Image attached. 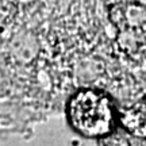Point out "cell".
Instances as JSON below:
<instances>
[{
	"label": "cell",
	"instance_id": "obj_1",
	"mask_svg": "<svg viewBox=\"0 0 146 146\" xmlns=\"http://www.w3.org/2000/svg\"><path fill=\"white\" fill-rule=\"evenodd\" d=\"M69 119L73 127L84 135L99 137L111 130L114 111L104 95L94 91H83L70 100Z\"/></svg>",
	"mask_w": 146,
	"mask_h": 146
},
{
	"label": "cell",
	"instance_id": "obj_2",
	"mask_svg": "<svg viewBox=\"0 0 146 146\" xmlns=\"http://www.w3.org/2000/svg\"><path fill=\"white\" fill-rule=\"evenodd\" d=\"M123 122L137 134H146V108L142 107L127 111Z\"/></svg>",
	"mask_w": 146,
	"mask_h": 146
}]
</instances>
